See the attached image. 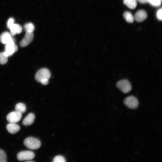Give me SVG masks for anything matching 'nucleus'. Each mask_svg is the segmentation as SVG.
<instances>
[{
    "mask_svg": "<svg viewBox=\"0 0 162 162\" xmlns=\"http://www.w3.org/2000/svg\"><path fill=\"white\" fill-rule=\"evenodd\" d=\"M17 158L20 161L31 160L35 157L34 153L30 151H24L19 152L17 154Z\"/></svg>",
    "mask_w": 162,
    "mask_h": 162,
    "instance_id": "423d86ee",
    "label": "nucleus"
},
{
    "mask_svg": "<svg viewBox=\"0 0 162 162\" xmlns=\"http://www.w3.org/2000/svg\"><path fill=\"white\" fill-rule=\"evenodd\" d=\"M22 117L21 113L15 111L9 113L7 116L6 118L10 123H16L20 120Z\"/></svg>",
    "mask_w": 162,
    "mask_h": 162,
    "instance_id": "0eeeda50",
    "label": "nucleus"
},
{
    "mask_svg": "<svg viewBox=\"0 0 162 162\" xmlns=\"http://www.w3.org/2000/svg\"><path fill=\"white\" fill-rule=\"evenodd\" d=\"M162 10L161 8L159 9L157 13V16L158 19L161 20L162 19Z\"/></svg>",
    "mask_w": 162,
    "mask_h": 162,
    "instance_id": "5701e85b",
    "label": "nucleus"
},
{
    "mask_svg": "<svg viewBox=\"0 0 162 162\" xmlns=\"http://www.w3.org/2000/svg\"><path fill=\"white\" fill-rule=\"evenodd\" d=\"M24 145L28 148L32 149H37L40 148L41 142L38 139L32 137H29L24 141Z\"/></svg>",
    "mask_w": 162,
    "mask_h": 162,
    "instance_id": "f03ea898",
    "label": "nucleus"
},
{
    "mask_svg": "<svg viewBox=\"0 0 162 162\" xmlns=\"http://www.w3.org/2000/svg\"><path fill=\"white\" fill-rule=\"evenodd\" d=\"M51 76L50 72L47 68H41L38 70L35 75V80L43 85L47 84Z\"/></svg>",
    "mask_w": 162,
    "mask_h": 162,
    "instance_id": "f257e3e1",
    "label": "nucleus"
},
{
    "mask_svg": "<svg viewBox=\"0 0 162 162\" xmlns=\"http://www.w3.org/2000/svg\"><path fill=\"white\" fill-rule=\"evenodd\" d=\"M24 28L26 32H33L35 27L33 23L30 22L26 24L24 26Z\"/></svg>",
    "mask_w": 162,
    "mask_h": 162,
    "instance_id": "f3484780",
    "label": "nucleus"
},
{
    "mask_svg": "<svg viewBox=\"0 0 162 162\" xmlns=\"http://www.w3.org/2000/svg\"><path fill=\"white\" fill-rule=\"evenodd\" d=\"M6 128L8 131L12 134L16 133L20 129V126L15 123H10L8 124Z\"/></svg>",
    "mask_w": 162,
    "mask_h": 162,
    "instance_id": "9b49d317",
    "label": "nucleus"
},
{
    "mask_svg": "<svg viewBox=\"0 0 162 162\" xmlns=\"http://www.w3.org/2000/svg\"><path fill=\"white\" fill-rule=\"evenodd\" d=\"M33 32H26L23 38L20 42V46L22 47H24L28 46L33 40Z\"/></svg>",
    "mask_w": 162,
    "mask_h": 162,
    "instance_id": "6e6552de",
    "label": "nucleus"
},
{
    "mask_svg": "<svg viewBox=\"0 0 162 162\" xmlns=\"http://www.w3.org/2000/svg\"><path fill=\"white\" fill-rule=\"evenodd\" d=\"M8 58L3 52H0V64H4L6 63L8 61Z\"/></svg>",
    "mask_w": 162,
    "mask_h": 162,
    "instance_id": "a211bd4d",
    "label": "nucleus"
},
{
    "mask_svg": "<svg viewBox=\"0 0 162 162\" xmlns=\"http://www.w3.org/2000/svg\"><path fill=\"white\" fill-rule=\"evenodd\" d=\"M142 4H145L148 3V0H136Z\"/></svg>",
    "mask_w": 162,
    "mask_h": 162,
    "instance_id": "b1692460",
    "label": "nucleus"
},
{
    "mask_svg": "<svg viewBox=\"0 0 162 162\" xmlns=\"http://www.w3.org/2000/svg\"><path fill=\"white\" fill-rule=\"evenodd\" d=\"M15 109L16 111L22 113L26 112V107L25 104L23 103H19L16 105Z\"/></svg>",
    "mask_w": 162,
    "mask_h": 162,
    "instance_id": "2eb2a0df",
    "label": "nucleus"
},
{
    "mask_svg": "<svg viewBox=\"0 0 162 162\" xmlns=\"http://www.w3.org/2000/svg\"><path fill=\"white\" fill-rule=\"evenodd\" d=\"M14 24V20L12 18H10L8 19L7 22V27L10 29Z\"/></svg>",
    "mask_w": 162,
    "mask_h": 162,
    "instance_id": "4be33fe9",
    "label": "nucleus"
},
{
    "mask_svg": "<svg viewBox=\"0 0 162 162\" xmlns=\"http://www.w3.org/2000/svg\"><path fill=\"white\" fill-rule=\"evenodd\" d=\"M136 0H124L123 3L129 8L134 9L136 7Z\"/></svg>",
    "mask_w": 162,
    "mask_h": 162,
    "instance_id": "4468645a",
    "label": "nucleus"
},
{
    "mask_svg": "<svg viewBox=\"0 0 162 162\" xmlns=\"http://www.w3.org/2000/svg\"><path fill=\"white\" fill-rule=\"evenodd\" d=\"M116 86L124 93L129 92L132 89L131 84L127 79H122L119 81L117 82Z\"/></svg>",
    "mask_w": 162,
    "mask_h": 162,
    "instance_id": "7ed1b4c3",
    "label": "nucleus"
},
{
    "mask_svg": "<svg viewBox=\"0 0 162 162\" xmlns=\"http://www.w3.org/2000/svg\"><path fill=\"white\" fill-rule=\"evenodd\" d=\"M7 162V157L5 152L0 149V162Z\"/></svg>",
    "mask_w": 162,
    "mask_h": 162,
    "instance_id": "aec40b11",
    "label": "nucleus"
},
{
    "mask_svg": "<svg viewBox=\"0 0 162 162\" xmlns=\"http://www.w3.org/2000/svg\"><path fill=\"white\" fill-rule=\"evenodd\" d=\"M9 29L10 33L12 36H14L16 34L20 33L22 31L21 26L17 24H14Z\"/></svg>",
    "mask_w": 162,
    "mask_h": 162,
    "instance_id": "ddd939ff",
    "label": "nucleus"
},
{
    "mask_svg": "<svg viewBox=\"0 0 162 162\" xmlns=\"http://www.w3.org/2000/svg\"><path fill=\"white\" fill-rule=\"evenodd\" d=\"M147 17V14L146 12L143 10H140L137 11L135 14L134 19L136 21L141 22Z\"/></svg>",
    "mask_w": 162,
    "mask_h": 162,
    "instance_id": "9d476101",
    "label": "nucleus"
},
{
    "mask_svg": "<svg viewBox=\"0 0 162 162\" xmlns=\"http://www.w3.org/2000/svg\"><path fill=\"white\" fill-rule=\"evenodd\" d=\"M124 103L128 108L132 109L137 108L139 105V101L133 95L128 96L125 98Z\"/></svg>",
    "mask_w": 162,
    "mask_h": 162,
    "instance_id": "20e7f679",
    "label": "nucleus"
},
{
    "mask_svg": "<svg viewBox=\"0 0 162 162\" xmlns=\"http://www.w3.org/2000/svg\"><path fill=\"white\" fill-rule=\"evenodd\" d=\"M18 50L17 45L15 44L14 41H12L5 45V50L3 52L8 57L11 56Z\"/></svg>",
    "mask_w": 162,
    "mask_h": 162,
    "instance_id": "39448f33",
    "label": "nucleus"
},
{
    "mask_svg": "<svg viewBox=\"0 0 162 162\" xmlns=\"http://www.w3.org/2000/svg\"><path fill=\"white\" fill-rule=\"evenodd\" d=\"M123 16L125 20L128 22L132 23L134 20V16L130 12L126 11L123 14Z\"/></svg>",
    "mask_w": 162,
    "mask_h": 162,
    "instance_id": "dca6fc26",
    "label": "nucleus"
},
{
    "mask_svg": "<svg viewBox=\"0 0 162 162\" xmlns=\"http://www.w3.org/2000/svg\"><path fill=\"white\" fill-rule=\"evenodd\" d=\"M34 114L32 113H29L23 119L22 124L26 126L30 125L34 122Z\"/></svg>",
    "mask_w": 162,
    "mask_h": 162,
    "instance_id": "f8f14e48",
    "label": "nucleus"
},
{
    "mask_svg": "<svg viewBox=\"0 0 162 162\" xmlns=\"http://www.w3.org/2000/svg\"><path fill=\"white\" fill-rule=\"evenodd\" d=\"M14 41L10 33L5 32L2 33L0 36V41L5 45Z\"/></svg>",
    "mask_w": 162,
    "mask_h": 162,
    "instance_id": "1a4fd4ad",
    "label": "nucleus"
},
{
    "mask_svg": "<svg viewBox=\"0 0 162 162\" xmlns=\"http://www.w3.org/2000/svg\"><path fill=\"white\" fill-rule=\"evenodd\" d=\"M162 0H148V2L154 7L160 6Z\"/></svg>",
    "mask_w": 162,
    "mask_h": 162,
    "instance_id": "6ab92c4d",
    "label": "nucleus"
},
{
    "mask_svg": "<svg viewBox=\"0 0 162 162\" xmlns=\"http://www.w3.org/2000/svg\"><path fill=\"white\" fill-rule=\"evenodd\" d=\"M27 160L26 161V162H34V161H33V160Z\"/></svg>",
    "mask_w": 162,
    "mask_h": 162,
    "instance_id": "393cba45",
    "label": "nucleus"
},
{
    "mask_svg": "<svg viewBox=\"0 0 162 162\" xmlns=\"http://www.w3.org/2000/svg\"><path fill=\"white\" fill-rule=\"evenodd\" d=\"M53 162H65L66 160L64 157L58 155L55 157L53 160Z\"/></svg>",
    "mask_w": 162,
    "mask_h": 162,
    "instance_id": "412c9836",
    "label": "nucleus"
}]
</instances>
